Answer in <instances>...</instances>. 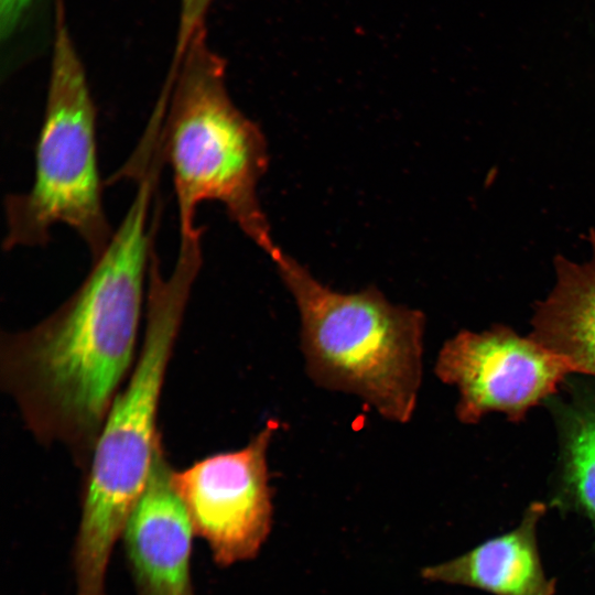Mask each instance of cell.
<instances>
[{
    "label": "cell",
    "instance_id": "cell-10",
    "mask_svg": "<svg viewBox=\"0 0 595 595\" xmlns=\"http://www.w3.org/2000/svg\"><path fill=\"white\" fill-rule=\"evenodd\" d=\"M588 260L554 259L555 283L536 304L530 336L566 358L578 375L595 378V231Z\"/></svg>",
    "mask_w": 595,
    "mask_h": 595
},
{
    "label": "cell",
    "instance_id": "cell-11",
    "mask_svg": "<svg viewBox=\"0 0 595 595\" xmlns=\"http://www.w3.org/2000/svg\"><path fill=\"white\" fill-rule=\"evenodd\" d=\"M574 375L547 400L558 444L554 500L595 531V378Z\"/></svg>",
    "mask_w": 595,
    "mask_h": 595
},
{
    "label": "cell",
    "instance_id": "cell-2",
    "mask_svg": "<svg viewBox=\"0 0 595 595\" xmlns=\"http://www.w3.org/2000/svg\"><path fill=\"white\" fill-rule=\"evenodd\" d=\"M201 267L196 259L177 257L164 277L152 255L141 349L86 467L73 551L75 578L83 587L106 584L112 549L151 477L162 445L156 424L165 375Z\"/></svg>",
    "mask_w": 595,
    "mask_h": 595
},
{
    "label": "cell",
    "instance_id": "cell-3",
    "mask_svg": "<svg viewBox=\"0 0 595 595\" xmlns=\"http://www.w3.org/2000/svg\"><path fill=\"white\" fill-rule=\"evenodd\" d=\"M225 71V60L209 47L203 30L173 58L167 75L161 145L173 175L180 244L201 242L196 210L212 201L271 258L280 248L257 194L268 165L267 143L231 100Z\"/></svg>",
    "mask_w": 595,
    "mask_h": 595
},
{
    "label": "cell",
    "instance_id": "cell-8",
    "mask_svg": "<svg viewBox=\"0 0 595 595\" xmlns=\"http://www.w3.org/2000/svg\"><path fill=\"white\" fill-rule=\"evenodd\" d=\"M172 472L161 445L147 488L122 533L138 595H194L191 554L195 532L172 484Z\"/></svg>",
    "mask_w": 595,
    "mask_h": 595
},
{
    "label": "cell",
    "instance_id": "cell-4",
    "mask_svg": "<svg viewBox=\"0 0 595 595\" xmlns=\"http://www.w3.org/2000/svg\"><path fill=\"white\" fill-rule=\"evenodd\" d=\"M270 259L298 309L312 382L357 397L389 422L411 421L423 377L424 313L376 286L335 291L281 249Z\"/></svg>",
    "mask_w": 595,
    "mask_h": 595
},
{
    "label": "cell",
    "instance_id": "cell-6",
    "mask_svg": "<svg viewBox=\"0 0 595 595\" xmlns=\"http://www.w3.org/2000/svg\"><path fill=\"white\" fill-rule=\"evenodd\" d=\"M434 371L443 383L456 388L455 412L465 424H475L489 412L520 422L576 374L563 356L500 324L483 332L461 331L447 339Z\"/></svg>",
    "mask_w": 595,
    "mask_h": 595
},
{
    "label": "cell",
    "instance_id": "cell-9",
    "mask_svg": "<svg viewBox=\"0 0 595 595\" xmlns=\"http://www.w3.org/2000/svg\"><path fill=\"white\" fill-rule=\"evenodd\" d=\"M545 506L533 502L513 530L468 552L422 570L432 582L462 585L493 595H554L555 581L544 573L537 539Z\"/></svg>",
    "mask_w": 595,
    "mask_h": 595
},
{
    "label": "cell",
    "instance_id": "cell-7",
    "mask_svg": "<svg viewBox=\"0 0 595 595\" xmlns=\"http://www.w3.org/2000/svg\"><path fill=\"white\" fill-rule=\"evenodd\" d=\"M279 426L270 420L245 446L172 472L195 534L207 542L220 566L256 558L271 531L268 452Z\"/></svg>",
    "mask_w": 595,
    "mask_h": 595
},
{
    "label": "cell",
    "instance_id": "cell-5",
    "mask_svg": "<svg viewBox=\"0 0 595 595\" xmlns=\"http://www.w3.org/2000/svg\"><path fill=\"white\" fill-rule=\"evenodd\" d=\"M54 37L34 178L6 198L3 247L44 246L55 225L73 229L91 259L112 230L102 204L97 117L84 65L68 31L64 0H54Z\"/></svg>",
    "mask_w": 595,
    "mask_h": 595
},
{
    "label": "cell",
    "instance_id": "cell-12",
    "mask_svg": "<svg viewBox=\"0 0 595 595\" xmlns=\"http://www.w3.org/2000/svg\"><path fill=\"white\" fill-rule=\"evenodd\" d=\"M214 0H181L174 57L180 56L190 41L205 29L208 10Z\"/></svg>",
    "mask_w": 595,
    "mask_h": 595
},
{
    "label": "cell",
    "instance_id": "cell-13",
    "mask_svg": "<svg viewBox=\"0 0 595 595\" xmlns=\"http://www.w3.org/2000/svg\"><path fill=\"white\" fill-rule=\"evenodd\" d=\"M35 0H0L1 40H10L25 19Z\"/></svg>",
    "mask_w": 595,
    "mask_h": 595
},
{
    "label": "cell",
    "instance_id": "cell-1",
    "mask_svg": "<svg viewBox=\"0 0 595 595\" xmlns=\"http://www.w3.org/2000/svg\"><path fill=\"white\" fill-rule=\"evenodd\" d=\"M159 167L144 161L133 170L136 195L77 290L43 321L0 340V383L24 426L84 469L134 365Z\"/></svg>",
    "mask_w": 595,
    "mask_h": 595
}]
</instances>
